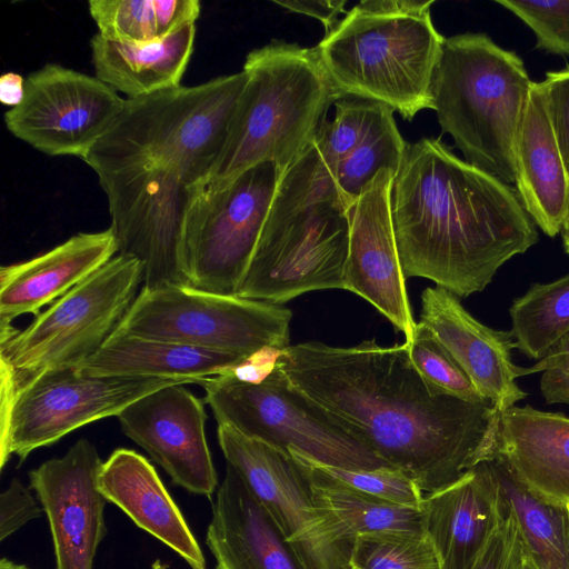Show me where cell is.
Instances as JSON below:
<instances>
[{
	"label": "cell",
	"instance_id": "836d02e7",
	"mask_svg": "<svg viewBox=\"0 0 569 569\" xmlns=\"http://www.w3.org/2000/svg\"><path fill=\"white\" fill-rule=\"evenodd\" d=\"M405 342L415 368L432 390L471 403H490L423 323L417 322Z\"/></svg>",
	"mask_w": 569,
	"mask_h": 569
},
{
	"label": "cell",
	"instance_id": "4dcf8cb0",
	"mask_svg": "<svg viewBox=\"0 0 569 569\" xmlns=\"http://www.w3.org/2000/svg\"><path fill=\"white\" fill-rule=\"evenodd\" d=\"M509 313L516 348L529 358H542L569 333V273L549 283L531 284L513 300Z\"/></svg>",
	"mask_w": 569,
	"mask_h": 569
},
{
	"label": "cell",
	"instance_id": "4fadbf2b",
	"mask_svg": "<svg viewBox=\"0 0 569 569\" xmlns=\"http://www.w3.org/2000/svg\"><path fill=\"white\" fill-rule=\"evenodd\" d=\"M227 463L273 517L307 569H350L355 539L320 506L302 465L290 453L218 425Z\"/></svg>",
	"mask_w": 569,
	"mask_h": 569
},
{
	"label": "cell",
	"instance_id": "3957f363",
	"mask_svg": "<svg viewBox=\"0 0 569 569\" xmlns=\"http://www.w3.org/2000/svg\"><path fill=\"white\" fill-rule=\"evenodd\" d=\"M433 0H366L313 47L341 96L372 100L412 120L431 109V84L445 37Z\"/></svg>",
	"mask_w": 569,
	"mask_h": 569
},
{
	"label": "cell",
	"instance_id": "d590c367",
	"mask_svg": "<svg viewBox=\"0 0 569 569\" xmlns=\"http://www.w3.org/2000/svg\"><path fill=\"white\" fill-rule=\"evenodd\" d=\"M309 459L325 473L347 487L390 502L421 508L423 491L399 469L391 467L372 470L343 469Z\"/></svg>",
	"mask_w": 569,
	"mask_h": 569
},
{
	"label": "cell",
	"instance_id": "f35d334b",
	"mask_svg": "<svg viewBox=\"0 0 569 569\" xmlns=\"http://www.w3.org/2000/svg\"><path fill=\"white\" fill-rule=\"evenodd\" d=\"M542 371L540 389L548 403L569 405V333L529 368L520 367V377Z\"/></svg>",
	"mask_w": 569,
	"mask_h": 569
},
{
	"label": "cell",
	"instance_id": "4316f807",
	"mask_svg": "<svg viewBox=\"0 0 569 569\" xmlns=\"http://www.w3.org/2000/svg\"><path fill=\"white\" fill-rule=\"evenodd\" d=\"M251 358L143 339L114 330L76 370L84 377L161 378L201 383L238 369Z\"/></svg>",
	"mask_w": 569,
	"mask_h": 569
},
{
	"label": "cell",
	"instance_id": "83f0119b",
	"mask_svg": "<svg viewBox=\"0 0 569 569\" xmlns=\"http://www.w3.org/2000/svg\"><path fill=\"white\" fill-rule=\"evenodd\" d=\"M196 26L148 42L90 40L94 76L127 99L180 86L193 51Z\"/></svg>",
	"mask_w": 569,
	"mask_h": 569
},
{
	"label": "cell",
	"instance_id": "2e32d148",
	"mask_svg": "<svg viewBox=\"0 0 569 569\" xmlns=\"http://www.w3.org/2000/svg\"><path fill=\"white\" fill-rule=\"evenodd\" d=\"M103 461L96 446L79 439L61 458L29 472L51 531L56 569H93V560L107 535L104 506L98 488Z\"/></svg>",
	"mask_w": 569,
	"mask_h": 569
},
{
	"label": "cell",
	"instance_id": "30bf717a",
	"mask_svg": "<svg viewBox=\"0 0 569 569\" xmlns=\"http://www.w3.org/2000/svg\"><path fill=\"white\" fill-rule=\"evenodd\" d=\"M282 172L272 162L231 181L194 188L182 237L190 287L236 296L266 223Z\"/></svg>",
	"mask_w": 569,
	"mask_h": 569
},
{
	"label": "cell",
	"instance_id": "f546056e",
	"mask_svg": "<svg viewBox=\"0 0 569 569\" xmlns=\"http://www.w3.org/2000/svg\"><path fill=\"white\" fill-rule=\"evenodd\" d=\"M289 453L305 468L317 502L328 509L353 539L380 531L425 532L421 508L355 490L325 473L307 456L295 450Z\"/></svg>",
	"mask_w": 569,
	"mask_h": 569
},
{
	"label": "cell",
	"instance_id": "bcb514c9",
	"mask_svg": "<svg viewBox=\"0 0 569 569\" xmlns=\"http://www.w3.org/2000/svg\"><path fill=\"white\" fill-rule=\"evenodd\" d=\"M560 232L562 237L565 251L569 254V206Z\"/></svg>",
	"mask_w": 569,
	"mask_h": 569
},
{
	"label": "cell",
	"instance_id": "b9f144b4",
	"mask_svg": "<svg viewBox=\"0 0 569 569\" xmlns=\"http://www.w3.org/2000/svg\"><path fill=\"white\" fill-rule=\"evenodd\" d=\"M158 39L194 24L201 11L199 0H152Z\"/></svg>",
	"mask_w": 569,
	"mask_h": 569
},
{
	"label": "cell",
	"instance_id": "f6af8a7d",
	"mask_svg": "<svg viewBox=\"0 0 569 569\" xmlns=\"http://www.w3.org/2000/svg\"><path fill=\"white\" fill-rule=\"evenodd\" d=\"M511 569H538L532 558L526 550L523 543L521 542L520 537L517 542Z\"/></svg>",
	"mask_w": 569,
	"mask_h": 569
},
{
	"label": "cell",
	"instance_id": "9c48e42d",
	"mask_svg": "<svg viewBox=\"0 0 569 569\" xmlns=\"http://www.w3.org/2000/svg\"><path fill=\"white\" fill-rule=\"evenodd\" d=\"M291 317L281 305L170 284L141 288L116 330L251 358L290 346Z\"/></svg>",
	"mask_w": 569,
	"mask_h": 569
},
{
	"label": "cell",
	"instance_id": "c3c4849f",
	"mask_svg": "<svg viewBox=\"0 0 569 569\" xmlns=\"http://www.w3.org/2000/svg\"><path fill=\"white\" fill-rule=\"evenodd\" d=\"M350 569H358V568H355V567H350Z\"/></svg>",
	"mask_w": 569,
	"mask_h": 569
},
{
	"label": "cell",
	"instance_id": "277c9868",
	"mask_svg": "<svg viewBox=\"0 0 569 569\" xmlns=\"http://www.w3.org/2000/svg\"><path fill=\"white\" fill-rule=\"evenodd\" d=\"M247 82L206 183H222L260 163L283 173L311 142L329 107L342 99L315 48L273 40L250 51Z\"/></svg>",
	"mask_w": 569,
	"mask_h": 569
},
{
	"label": "cell",
	"instance_id": "74e56055",
	"mask_svg": "<svg viewBox=\"0 0 569 569\" xmlns=\"http://www.w3.org/2000/svg\"><path fill=\"white\" fill-rule=\"evenodd\" d=\"M539 84L569 179V67L548 71Z\"/></svg>",
	"mask_w": 569,
	"mask_h": 569
},
{
	"label": "cell",
	"instance_id": "e575fe53",
	"mask_svg": "<svg viewBox=\"0 0 569 569\" xmlns=\"http://www.w3.org/2000/svg\"><path fill=\"white\" fill-rule=\"evenodd\" d=\"M88 7L98 33L108 40L148 42L158 39L152 0H90Z\"/></svg>",
	"mask_w": 569,
	"mask_h": 569
},
{
	"label": "cell",
	"instance_id": "d6a6232c",
	"mask_svg": "<svg viewBox=\"0 0 569 569\" xmlns=\"http://www.w3.org/2000/svg\"><path fill=\"white\" fill-rule=\"evenodd\" d=\"M350 567L358 569H440L426 532L380 531L357 536Z\"/></svg>",
	"mask_w": 569,
	"mask_h": 569
},
{
	"label": "cell",
	"instance_id": "484cf974",
	"mask_svg": "<svg viewBox=\"0 0 569 569\" xmlns=\"http://www.w3.org/2000/svg\"><path fill=\"white\" fill-rule=\"evenodd\" d=\"M381 106L355 97L338 100L333 120L321 122L311 142L281 174L274 201L292 209L320 201L341 204L333 190L336 171L362 140Z\"/></svg>",
	"mask_w": 569,
	"mask_h": 569
},
{
	"label": "cell",
	"instance_id": "ba28073f",
	"mask_svg": "<svg viewBox=\"0 0 569 569\" xmlns=\"http://www.w3.org/2000/svg\"><path fill=\"white\" fill-rule=\"evenodd\" d=\"M200 385L218 425L326 466L356 470L391 467L297 389L277 362L258 380L243 379L233 370Z\"/></svg>",
	"mask_w": 569,
	"mask_h": 569
},
{
	"label": "cell",
	"instance_id": "f1b7e54d",
	"mask_svg": "<svg viewBox=\"0 0 569 569\" xmlns=\"http://www.w3.org/2000/svg\"><path fill=\"white\" fill-rule=\"evenodd\" d=\"M506 510L538 569H569V502L538 495L520 482L506 461L488 460Z\"/></svg>",
	"mask_w": 569,
	"mask_h": 569
},
{
	"label": "cell",
	"instance_id": "ac0fdd59",
	"mask_svg": "<svg viewBox=\"0 0 569 569\" xmlns=\"http://www.w3.org/2000/svg\"><path fill=\"white\" fill-rule=\"evenodd\" d=\"M395 176L392 170H381L348 211L346 290L370 302L409 341L417 322L408 300L391 219Z\"/></svg>",
	"mask_w": 569,
	"mask_h": 569
},
{
	"label": "cell",
	"instance_id": "1f68e13d",
	"mask_svg": "<svg viewBox=\"0 0 569 569\" xmlns=\"http://www.w3.org/2000/svg\"><path fill=\"white\" fill-rule=\"evenodd\" d=\"M393 110L382 104L362 140L338 167L333 190L349 211L365 187L383 169L399 170L408 143L402 139Z\"/></svg>",
	"mask_w": 569,
	"mask_h": 569
},
{
	"label": "cell",
	"instance_id": "5bb4252c",
	"mask_svg": "<svg viewBox=\"0 0 569 569\" xmlns=\"http://www.w3.org/2000/svg\"><path fill=\"white\" fill-rule=\"evenodd\" d=\"M97 176L108 200L118 254L141 263L142 288L190 287L182 266V237L196 187L159 167Z\"/></svg>",
	"mask_w": 569,
	"mask_h": 569
},
{
	"label": "cell",
	"instance_id": "ee69618b",
	"mask_svg": "<svg viewBox=\"0 0 569 569\" xmlns=\"http://www.w3.org/2000/svg\"><path fill=\"white\" fill-rule=\"evenodd\" d=\"M24 97V79L16 72H7L0 78V100L13 108L21 103Z\"/></svg>",
	"mask_w": 569,
	"mask_h": 569
},
{
	"label": "cell",
	"instance_id": "7402d4cb",
	"mask_svg": "<svg viewBox=\"0 0 569 569\" xmlns=\"http://www.w3.org/2000/svg\"><path fill=\"white\" fill-rule=\"evenodd\" d=\"M118 254L111 229L79 232L54 248L0 269V323L66 295Z\"/></svg>",
	"mask_w": 569,
	"mask_h": 569
},
{
	"label": "cell",
	"instance_id": "44dd1931",
	"mask_svg": "<svg viewBox=\"0 0 569 569\" xmlns=\"http://www.w3.org/2000/svg\"><path fill=\"white\" fill-rule=\"evenodd\" d=\"M206 541L216 569H307L273 517L228 463Z\"/></svg>",
	"mask_w": 569,
	"mask_h": 569
},
{
	"label": "cell",
	"instance_id": "60d3db41",
	"mask_svg": "<svg viewBox=\"0 0 569 569\" xmlns=\"http://www.w3.org/2000/svg\"><path fill=\"white\" fill-rule=\"evenodd\" d=\"M518 539L516 521L505 508L502 522L488 539L470 569H511Z\"/></svg>",
	"mask_w": 569,
	"mask_h": 569
},
{
	"label": "cell",
	"instance_id": "6da1fadb",
	"mask_svg": "<svg viewBox=\"0 0 569 569\" xmlns=\"http://www.w3.org/2000/svg\"><path fill=\"white\" fill-rule=\"evenodd\" d=\"M277 363L290 382L380 459L430 493L497 456L500 412L430 388L408 346L302 342Z\"/></svg>",
	"mask_w": 569,
	"mask_h": 569
},
{
	"label": "cell",
	"instance_id": "5b68a950",
	"mask_svg": "<svg viewBox=\"0 0 569 569\" xmlns=\"http://www.w3.org/2000/svg\"><path fill=\"white\" fill-rule=\"evenodd\" d=\"M247 82L243 70L197 86H177L127 99L82 159L97 174L166 168L190 186L209 179Z\"/></svg>",
	"mask_w": 569,
	"mask_h": 569
},
{
	"label": "cell",
	"instance_id": "e0dca14e",
	"mask_svg": "<svg viewBox=\"0 0 569 569\" xmlns=\"http://www.w3.org/2000/svg\"><path fill=\"white\" fill-rule=\"evenodd\" d=\"M117 418L123 435L144 449L174 485L211 497L218 475L206 438L207 415L186 385L150 392Z\"/></svg>",
	"mask_w": 569,
	"mask_h": 569
},
{
	"label": "cell",
	"instance_id": "52a82bcc",
	"mask_svg": "<svg viewBox=\"0 0 569 569\" xmlns=\"http://www.w3.org/2000/svg\"><path fill=\"white\" fill-rule=\"evenodd\" d=\"M143 282L141 263L117 254L51 303L23 330L0 323L1 388L51 370L76 368L116 330Z\"/></svg>",
	"mask_w": 569,
	"mask_h": 569
},
{
	"label": "cell",
	"instance_id": "d6986e66",
	"mask_svg": "<svg viewBox=\"0 0 569 569\" xmlns=\"http://www.w3.org/2000/svg\"><path fill=\"white\" fill-rule=\"evenodd\" d=\"M447 349L477 390L501 413L526 398L512 362L515 340L508 331L489 328L475 319L459 298L441 287L421 295L420 320Z\"/></svg>",
	"mask_w": 569,
	"mask_h": 569
},
{
	"label": "cell",
	"instance_id": "7dc6e473",
	"mask_svg": "<svg viewBox=\"0 0 569 569\" xmlns=\"http://www.w3.org/2000/svg\"><path fill=\"white\" fill-rule=\"evenodd\" d=\"M0 569H30L24 565L16 563L7 558L0 560Z\"/></svg>",
	"mask_w": 569,
	"mask_h": 569
},
{
	"label": "cell",
	"instance_id": "8992f818",
	"mask_svg": "<svg viewBox=\"0 0 569 569\" xmlns=\"http://www.w3.org/2000/svg\"><path fill=\"white\" fill-rule=\"evenodd\" d=\"M532 84L515 51L486 33H460L445 38L431 109L467 162L515 184L516 139Z\"/></svg>",
	"mask_w": 569,
	"mask_h": 569
},
{
	"label": "cell",
	"instance_id": "cb8c5ba5",
	"mask_svg": "<svg viewBox=\"0 0 569 569\" xmlns=\"http://www.w3.org/2000/svg\"><path fill=\"white\" fill-rule=\"evenodd\" d=\"M516 190L536 226L560 233L569 206V179L547 114L539 82H533L515 146Z\"/></svg>",
	"mask_w": 569,
	"mask_h": 569
},
{
	"label": "cell",
	"instance_id": "ab89813d",
	"mask_svg": "<svg viewBox=\"0 0 569 569\" xmlns=\"http://www.w3.org/2000/svg\"><path fill=\"white\" fill-rule=\"evenodd\" d=\"M43 511L30 490L17 478L0 496V540L14 533L23 525L39 518Z\"/></svg>",
	"mask_w": 569,
	"mask_h": 569
},
{
	"label": "cell",
	"instance_id": "8d00e7d4",
	"mask_svg": "<svg viewBox=\"0 0 569 569\" xmlns=\"http://www.w3.org/2000/svg\"><path fill=\"white\" fill-rule=\"evenodd\" d=\"M536 36V48L569 57V0H497Z\"/></svg>",
	"mask_w": 569,
	"mask_h": 569
},
{
	"label": "cell",
	"instance_id": "8fae6325",
	"mask_svg": "<svg viewBox=\"0 0 569 569\" xmlns=\"http://www.w3.org/2000/svg\"><path fill=\"white\" fill-rule=\"evenodd\" d=\"M177 383L188 385L161 378L84 377L76 368H62L16 388H0V468L12 456L23 462L33 450Z\"/></svg>",
	"mask_w": 569,
	"mask_h": 569
},
{
	"label": "cell",
	"instance_id": "7a4b0ae2",
	"mask_svg": "<svg viewBox=\"0 0 569 569\" xmlns=\"http://www.w3.org/2000/svg\"><path fill=\"white\" fill-rule=\"evenodd\" d=\"M390 210L406 279L427 278L458 298L482 291L538 241L516 188L458 158L440 138L408 143Z\"/></svg>",
	"mask_w": 569,
	"mask_h": 569
},
{
	"label": "cell",
	"instance_id": "603a6c76",
	"mask_svg": "<svg viewBox=\"0 0 569 569\" xmlns=\"http://www.w3.org/2000/svg\"><path fill=\"white\" fill-rule=\"evenodd\" d=\"M98 488L108 501L181 556L191 569H207L197 539L143 456L126 448L114 450L101 466Z\"/></svg>",
	"mask_w": 569,
	"mask_h": 569
},
{
	"label": "cell",
	"instance_id": "7c38bea8",
	"mask_svg": "<svg viewBox=\"0 0 569 569\" xmlns=\"http://www.w3.org/2000/svg\"><path fill=\"white\" fill-rule=\"evenodd\" d=\"M348 248V210L337 202L267 217L236 296L282 305L310 291L346 290Z\"/></svg>",
	"mask_w": 569,
	"mask_h": 569
},
{
	"label": "cell",
	"instance_id": "7bdbcfd3",
	"mask_svg": "<svg viewBox=\"0 0 569 569\" xmlns=\"http://www.w3.org/2000/svg\"><path fill=\"white\" fill-rule=\"evenodd\" d=\"M289 11L306 14L319 20L330 31L340 19L339 14L345 12L346 0H296L273 1Z\"/></svg>",
	"mask_w": 569,
	"mask_h": 569
},
{
	"label": "cell",
	"instance_id": "9a60e30c",
	"mask_svg": "<svg viewBox=\"0 0 569 569\" xmlns=\"http://www.w3.org/2000/svg\"><path fill=\"white\" fill-rule=\"evenodd\" d=\"M124 102L96 76L46 63L24 79L23 100L3 119L13 137L44 154L83 159Z\"/></svg>",
	"mask_w": 569,
	"mask_h": 569
},
{
	"label": "cell",
	"instance_id": "ffe728a7",
	"mask_svg": "<svg viewBox=\"0 0 569 569\" xmlns=\"http://www.w3.org/2000/svg\"><path fill=\"white\" fill-rule=\"evenodd\" d=\"M421 511L440 569H470L505 518L499 483L489 461L425 495Z\"/></svg>",
	"mask_w": 569,
	"mask_h": 569
},
{
	"label": "cell",
	"instance_id": "d4e9b609",
	"mask_svg": "<svg viewBox=\"0 0 569 569\" xmlns=\"http://www.w3.org/2000/svg\"><path fill=\"white\" fill-rule=\"evenodd\" d=\"M497 455L530 490L569 502V418L531 406L500 415Z\"/></svg>",
	"mask_w": 569,
	"mask_h": 569
}]
</instances>
